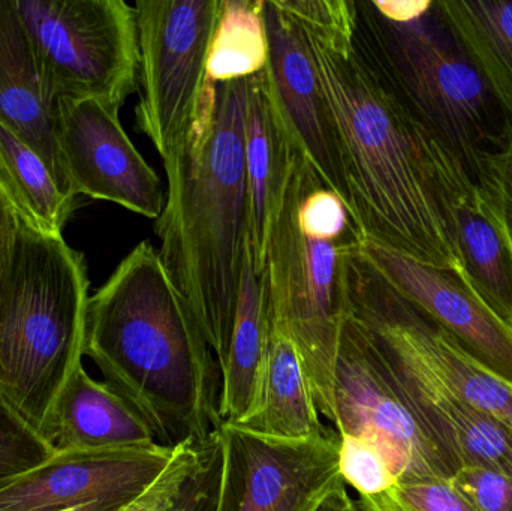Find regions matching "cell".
<instances>
[{"label":"cell","mask_w":512,"mask_h":511,"mask_svg":"<svg viewBox=\"0 0 512 511\" xmlns=\"http://www.w3.org/2000/svg\"><path fill=\"white\" fill-rule=\"evenodd\" d=\"M69 511H89V510H69Z\"/></svg>","instance_id":"836d02e7"},{"label":"cell","mask_w":512,"mask_h":511,"mask_svg":"<svg viewBox=\"0 0 512 511\" xmlns=\"http://www.w3.org/2000/svg\"><path fill=\"white\" fill-rule=\"evenodd\" d=\"M206 444L198 446L195 443H185L177 446L170 465L165 468L159 479L140 498L122 511H170L173 509L200 468Z\"/></svg>","instance_id":"83f0119b"},{"label":"cell","mask_w":512,"mask_h":511,"mask_svg":"<svg viewBox=\"0 0 512 511\" xmlns=\"http://www.w3.org/2000/svg\"><path fill=\"white\" fill-rule=\"evenodd\" d=\"M264 0H222L210 48V83L248 80L264 71L267 38L262 21Z\"/></svg>","instance_id":"cb8c5ba5"},{"label":"cell","mask_w":512,"mask_h":511,"mask_svg":"<svg viewBox=\"0 0 512 511\" xmlns=\"http://www.w3.org/2000/svg\"><path fill=\"white\" fill-rule=\"evenodd\" d=\"M349 315L480 413L512 431V387L475 362L432 318L400 296L360 254L349 258Z\"/></svg>","instance_id":"9c48e42d"},{"label":"cell","mask_w":512,"mask_h":511,"mask_svg":"<svg viewBox=\"0 0 512 511\" xmlns=\"http://www.w3.org/2000/svg\"><path fill=\"white\" fill-rule=\"evenodd\" d=\"M84 356L161 446H203L222 425L218 360L147 240L90 297Z\"/></svg>","instance_id":"7a4b0ae2"},{"label":"cell","mask_w":512,"mask_h":511,"mask_svg":"<svg viewBox=\"0 0 512 511\" xmlns=\"http://www.w3.org/2000/svg\"><path fill=\"white\" fill-rule=\"evenodd\" d=\"M56 452L0 393V482L39 467Z\"/></svg>","instance_id":"d4e9b609"},{"label":"cell","mask_w":512,"mask_h":511,"mask_svg":"<svg viewBox=\"0 0 512 511\" xmlns=\"http://www.w3.org/2000/svg\"><path fill=\"white\" fill-rule=\"evenodd\" d=\"M21 218L0 180V282L14 255Z\"/></svg>","instance_id":"1f68e13d"},{"label":"cell","mask_w":512,"mask_h":511,"mask_svg":"<svg viewBox=\"0 0 512 511\" xmlns=\"http://www.w3.org/2000/svg\"><path fill=\"white\" fill-rule=\"evenodd\" d=\"M360 254L475 362L512 387V327L475 293L462 270L430 266L372 242L361 243Z\"/></svg>","instance_id":"9a60e30c"},{"label":"cell","mask_w":512,"mask_h":511,"mask_svg":"<svg viewBox=\"0 0 512 511\" xmlns=\"http://www.w3.org/2000/svg\"><path fill=\"white\" fill-rule=\"evenodd\" d=\"M358 501L364 511H475L451 479L444 477L397 482L384 494Z\"/></svg>","instance_id":"484cf974"},{"label":"cell","mask_w":512,"mask_h":511,"mask_svg":"<svg viewBox=\"0 0 512 511\" xmlns=\"http://www.w3.org/2000/svg\"><path fill=\"white\" fill-rule=\"evenodd\" d=\"M475 182L498 207L512 240V125L504 143L495 152L484 156Z\"/></svg>","instance_id":"f546056e"},{"label":"cell","mask_w":512,"mask_h":511,"mask_svg":"<svg viewBox=\"0 0 512 511\" xmlns=\"http://www.w3.org/2000/svg\"><path fill=\"white\" fill-rule=\"evenodd\" d=\"M339 434L378 447L399 482L457 473L397 392L373 345L351 317L340 335L334 378Z\"/></svg>","instance_id":"8fae6325"},{"label":"cell","mask_w":512,"mask_h":511,"mask_svg":"<svg viewBox=\"0 0 512 511\" xmlns=\"http://www.w3.org/2000/svg\"><path fill=\"white\" fill-rule=\"evenodd\" d=\"M216 511H315L343 482L339 434L285 440L222 422Z\"/></svg>","instance_id":"30bf717a"},{"label":"cell","mask_w":512,"mask_h":511,"mask_svg":"<svg viewBox=\"0 0 512 511\" xmlns=\"http://www.w3.org/2000/svg\"><path fill=\"white\" fill-rule=\"evenodd\" d=\"M89 285L81 252L21 221L0 282V393L44 437L83 366Z\"/></svg>","instance_id":"8992f818"},{"label":"cell","mask_w":512,"mask_h":511,"mask_svg":"<svg viewBox=\"0 0 512 511\" xmlns=\"http://www.w3.org/2000/svg\"><path fill=\"white\" fill-rule=\"evenodd\" d=\"M448 24L512 119V0H438Z\"/></svg>","instance_id":"603a6c76"},{"label":"cell","mask_w":512,"mask_h":511,"mask_svg":"<svg viewBox=\"0 0 512 511\" xmlns=\"http://www.w3.org/2000/svg\"><path fill=\"white\" fill-rule=\"evenodd\" d=\"M134 8L140 48L135 122L165 164L200 116L222 0H138Z\"/></svg>","instance_id":"ba28073f"},{"label":"cell","mask_w":512,"mask_h":511,"mask_svg":"<svg viewBox=\"0 0 512 511\" xmlns=\"http://www.w3.org/2000/svg\"><path fill=\"white\" fill-rule=\"evenodd\" d=\"M176 447L57 450L39 467L0 482V511H122L140 498Z\"/></svg>","instance_id":"7c38bea8"},{"label":"cell","mask_w":512,"mask_h":511,"mask_svg":"<svg viewBox=\"0 0 512 511\" xmlns=\"http://www.w3.org/2000/svg\"><path fill=\"white\" fill-rule=\"evenodd\" d=\"M248 80L209 81L191 134L164 164L167 203L155 225L159 257L221 369L230 353L249 245Z\"/></svg>","instance_id":"3957f363"},{"label":"cell","mask_w":512,"mask_h":511,"mask_svg":"<svg viewBox=\"0 0 512 511\" xmlns=\"http://www.w3.org/2000/svg\"><path fill=\"white\" fill-rule=\"evenodd\" d=\"M262 21L267 38L264 77L274 110L301 158L351 212L339 141L303 30L277 0L262 2Z\"/></svg>","instance_id":"4fadbf2b"},{"label":"cell","mask_w":512,"mask_h":511,"mask_svg":"<svg viewBox=\"0 0 512 511\" xmlns=\"http://www.w3.org/2000/svg\"><path fill=\"white\" fill-rule=\"evenodd\" d=\"M321 417L291 333L270 323L254 405L245 419L234 425L267 437L310 440L330 432Z\"/></svg>","instance_id":"ffe728a7"},{"label":"cell","mask_w":512,"mask_h":511,"mask_svg":"<svg viewBox=\"0 0 512 511\" xmlns=\"http://www.w3.org/2000/svg\"><path fill=\"white\" fill-rule=\"evenodd\" d=\"M450 479L475 511H512V476L468 465Z\"/></svg>","instance_id":"f1b7e54d"},{"label":"cell","mask_w":512,"mask_h":511,"mask_svg":"<svg viewBox=\"0 0 512 511\" xmlns=\"http://www.w3.org/2000/svg\"><path fill=\"white\" fill-rule=\"evenodd\" d=\"M54 101L119 113L138 92L137 12L123 0H15Z\"/></svg>","instance_id":"52a82bcc"},{"label":"cell","mask_w":512,"mask_h":511,"mask_svg":"<svg viewBox=\"0 0 512 511\" xmlns=\"http://www.w3.org/2000/svg\"><path fill=\"white\" fill-rule=\"evenodd\" d=\"M48 441L57 450H107L158 444L143 417L107 383L83 366L69 378L54 404Z\"/></svg>","instance_id":"d6986e66"},{"label":"cell","mask_w":512,"mask_h":511,"mask_svg":"<svg viewBox=\"0 0 512 511\" xmlns=\"http://www.w3.org/2000/svg\"><path fill=\"white\" fill-rule=\"evenodd\" d=\"M0 180L21 221L48 236H62L78 206L60 188L44 159L0 122Z\"/></svg>","instance_id":"7402d4cb"},{"label":"cell","mask_w":512,"mask_h":511,"mask_svg":"<svg viewBox=\"0 0 512 511\" xmlns=\"http://www.w3.org/2000/svg\"><path fill=\"white\" fill-rule=\"evenodd\" d=\"M363 243L342 200L298 158L262 273L270 323L291 333L319 414L337 425L334 378L349 315V258Z\"/></svg>","instance_id":"277c9868"},{"label":"cell","mask_w":512,"mask_h":511,"mask_svg":"<svg viewBox=\"0 0 512 511\" xmlns=\"http://www.w3.org/2000/svg\"><path fill=\"white\" fill-rule=\"evenodd\" d=\"M59 144L75 194L119 204L146 218L162 215L167 189L129 140L119 113L95 99H62Z\"/></svg>","instance_id":"5bb4252c"},{"label":"cell","mask_w":512,"mask_h":511,"mask_svg":"<svg viewBox=\"0 0 512 511\" xmlns=\"http://www.w3.org/2000/svg\"><path fill=\"white\" fill-rule=\"evenodd\" d=\"M339 470L358 498L384 494L399 482L384 453L354 435L339 434Z\"/></svg>","instance_id":"4316f807"},{"label":"cell","mask_w":512,"mask_h":511,"mask_svg":"<svg viewBox=\"0 0 512 511\" xmlns=\"http://www.w3.org/2000/svg\"><path fill=\"white\" fill-rule=\"evenodd\" d=\"M303 30L339 141L363 242L460 269L433 162L435 138L354 41V0H277Z\"/></svg>","instance_id":"6da1fadb"},{"label":"cell","mask_w":512,"mask_h":511,"mask_svg":"<svg viewBox=\"0 0 512 511\" xmlns=\"http://www.w3.org/2000/svg\"><path fill=\"white\" fill-rule=\"evenodd\" d=\"M315 511H364L360 501L349 495L345 482L333 489Z\"/></svg>","instance_id":"d6a6232c"},{"label":"cell","mask_w":512,"mask_h":511,"mask_svg":"<svg viewBox=\"0 0 512 511\" xmlns=\"http://www.w3.org/2000/svg\"><path fill=\"white\" fill-rule=\"evenodd\" d=\"M268 339L270 317L264 278L255 270L254 258L248 245L230 353L227 363L221 369L222 422H242L254 405Z\"/></svg>","instance_id":"44dd1931"},{"label":"cell","mask_w":512,"mask_h":511,"mask_svg":"<svg viewBox=\"0 0 512 511\" xmlns=\"http://www.w3.org/2000/svg\"><path fill=\"white\" fill-rule=\"evenodd\" d=\"M221 468V444L216 431L204 447L200 468L192 477L179 503L170 511H216Z\"/></svg>","instance_id":"4dcf8cb0"},{"label":"cell","mask_w":512,"mask_h":511,"mask_svg":"<svg viewBox=\"0 0 512 511\" xmlns=\"http://www.w3.org/2000/svg\"><path fill=\"white\" fill-rule=\"evenodd\" d=\"M354 41L472 179L512 119L457 39L438 0H354Z\"/></svg>","instance_id":"5b68a950"},{"label":"cell","mask_w":512,"mask_h":511,"mask_svg":"<svg viewBox=\"0 0 512 511\" xmlns=\"http://www.w3.org/2000/svg\"><path fill=\"white\" fill-rule=\"evenodd\" d=\"M298 158L300 153L268 95L264 71L259 72L248 80L246 102L248 236L259 275L264 273L268 243Z\"/></svg>","instance_id":"ac0fdd59"},{"label":"cell","mask_w":512,"mask_h":511,"mask_svg":"<svg viewBox=\"0 0 512 511\" xmlns=\"http://www.w3.org/2000/svg\"><path fill=\"white\" fill-rule=\"evenodd\" d=\"M433 162L459 267L475 293L512 327V240L492 198L438 140Z\"/></svg>","instance_id":"2e32d148"},{"label":"cell","mask_w":512,"mask_h":511,"mask_svg":"<svg viewBox=\"0 0 512 511\" xmlns=\"http://www.w3.org/2000/svg\"><path fill=\"white\" fill-rule=\"evenodd\" d=\"M0 122L44 159L66 194L77 195L60 152L59 102L48 92L15 0H0Z\"/></svg>","instance_id":"e0dca14e"}]
</instances>
